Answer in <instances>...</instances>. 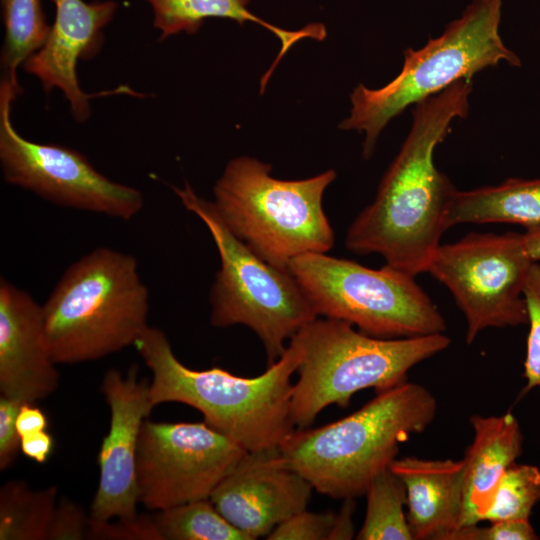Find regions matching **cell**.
<instances>
[{"instance_id":"ba28073f","label":"cell","mask_w":540,"mask_h":540,"mask_svg":"<svg viewBox=\"0 0 540 540\" xmlns=\"http://www.w3.org/2000/svg\"><path fill=\"white\" fill-rule=\"evenodd\" d=\"M182 205L207 227L220 257L210 291V322L217 328L244 325L261 341L267 366L284 353L285 343L318 317L298 281L237 238L224 224L212 201L188 184L173 187Z\"/></svg>"},{"instance_id":"cb8c5ba5","label":"cell","mask_w":540,"mask_h":540,"mask_svg":"<svg viewBox=\"0 0 540 540\" xmlns=\"http://www.w3.org/2000/svg\"><path fill=\"white\" fill-rule=\"evenodd\" d=\"M153 517L162 540H251L218 512L210 498L157 511Z\"/></svg>"},{"instance_id":"9a60e30c","label":"cell","mask_w":540,"mask_h":540,"mask_svg":"<svg viewBox=\"0 0 540 540\" xmlns=\"http://www.w3.org/2000/svg\"><path fill=\"white\" fill-rule=\"evenodd\" d=\"M55 19L43 46L26 60V72L37 77L45 92L59 89L69 103L73 117L85 121L91 98L117 93L134 94L127 86L89 94L79 85L77 63L100 46L102 31L113 19L118 4L113 0H53Z\"/></svg>"},{"instance_id":"6da1fadb","label":"cell","mask_w":540,"mask_h":540,"mask_svg":"<svg viewBox=\"0 0 540 540\" xmlns=\"http://www.w3.org/2000/svg\"><path fill=\"white\" fill-rule=\"evenodd\" d=\"M472 79H461L414 105L413 123L385 172L374 201L349 226L346 248L378 254L386 265L416 277L427 265L443 233L456 188L434 163V151L455 118L469 111Z\"/></svg>"},{"instance_id":"5b68a950","label":"cell","mask_w":540,"mask_h":540,"mask_svg":"<svg viewBox=\"0 0 540 540\" xmlns=\"http://www.w3.org/2000/svg\"><path fill=\"white\" fill-rule=\"evenodd\" d=\"M450 342L444 333L377 338L343 320L315 318L289 341L300 353L290 402L294 426L309 427L332 404L346 408L361 390L380 392L406 382L412 367Z\"/></svg>"},{"instance_id":"d6986e66","label":"cell","mask_w":540,"mask_h":540,"mask_svg":"<svg viewBox=\"0 0 540 540\" xmlns=\"http://www.w3.org/2000/svg\"><path fill=\"white\" fill-rule=\"evenodd\" d=\"M151 7L154 26L160 38L166 39L179 32L195 33L208 18H226L239 24L255 22L272 32L280 41V52L262 77L269 78L280 60L298 41L310 38L323 40L326 28L319 23L309 24L298 30H285L255 16L249 9L250 0H145Z\"/></svg>"},{"instance_id":"d6a6232c","label":"cell","mask_w":540,"mask_h":540,"mask_svg":"<svg viewBox=\"0 0 540 540\" xmlns=\"http://www.w3.org/2000/svg\"><path fill=\"white\" fill-rule=\"evenodd\" d=\"M48 419L46 414L34 403H23L16 420L20 437L46 430Z\"/></svg>"},{"instance_id":"ffe728a7","label":"cell","mask_w":540,"mask_h":540,"mask_svg":"<svg viewBox=\"0 0 540 540\" xmlns=\"http://www.w3.org/2000/svg\"><path fill=\"white\" fill-rule=\"evenodd\" d=\"M509 223L540 228V179L508 178L495 186L455 191L447 229L458 224Z\"/></svg>"},{"instance_id":"e0dca14e","label":"cell","mask_w":540,"mask_h":540,"mask_svg":"<svg viewBox=\"0 0 540 540\" xmlns=\"http://www.w3.org/2000/svg\"><path fill=\"white\" fill-rule=\"evenodd\" d=\"M390 470L406 490L407 519L416 540H450L460 528L463 461L396 458Z\"/></svg>"},{"instance_id":"1f68e13d","label":"cell","mask_w":540,"mask_h":540,"mask_svg":"<svg viewBox=\"0 0 540 540\" xmlns=\"http://www.w3.org/2000/svg\"><path fill=\"white\" fill-rule=\"evenodd\" d=\"M53 447V437L46 430L21 438V453L39 464L48 460Z\"/></svg>"},{"instance_id":"52a82bcc","label":"cell","mask_w":540,"mask_h":540,"mask_svg":"<svg viewBox=\"0 0 540 540\" xmlns=\"http://www.w3.org/2000/svg\"><path fill=\"white\" fill-rule=\"evenodd\" d=\"M503 1L473 0L441 36L421 49H406L402 69L389 83L377 89L363 84L354 88L350 114L339 128L365 134V159L372 156L385 126L407 107L501 61L521 66L520 58L499 34Z\"/></svg>"},{"instance_id":"44dd1931","label":"cell","mask_w":540,"mask_h":540,"mask_svg":"<svg viewBox=\"0 0 540 540\" xmlns=\"http://www.w3.org/2000/svg\"><path fill=\"white\" fill-rule=\"evenodd\" d=\"M55 486L32 489L10 480L0 489V540H48L56 510Z\"/></svg>"},{"instance_id":"7c38bea8","label":"cell","mask_w":540,"mask_h":540,"mask_svg":"<svg viewBox=\"0 0 540 540\" xmlns=\"http://www.w3.org/2000/svg\"><path fill=\"white\" fill-rule=\"evenodd\" d=\"M246 452L204 421L145 419L137 452L139 502L161 511L210 498Z\"/></svg>"},{"instance_id":"484cf974","label":"cell","mask_w":540,"mask_h":540,"mask_svg":"<svg viewBox=\"0 0 540 540\" xmlns=\"http://www.w3.org/2000/svg\"><path fill=\"white\" fill-rule=\"evenodd\" d=\"M523 295L527 304L529 333L524 362V392L540 387V263L530 267Z\"/></svg>"},{"instance_id":"e575fe53","label":"cell","mask_w":540,"mask_h":540,"mask_svg":"<svg viewBox=\"0 0 540 540\" xmlns=\"http://www.w3.org/2000/svg\"><path fill=\"white\" fill-rule=\"evenodd\" d=\"M523 235L531 259L540 261V228L526 231Z\"/></svg>"},{"instance_id":"7a4b0ae2","label":"cell","mask_w":540,"mask_h":540,"mask_svg":"<svg viewBox=\"0 0 540 540\" xmlns=\"http://www.w3.org/2000/svg\"><path fill=\"white\" fill-rule=\"evenodd\" d=\"M150 369L149 396L155 407L177 402L198 410L203 421L246 451L276 448L294 430L290 402L300 353L288 343L282 356L256 377L220 367L194 370L175 355L166 334L148 326L134 345Z\"/></svg>"},{"instance_id":"8fae6325","label":"cell","mask_w":540,"mask_h":540,"mask_svg":"<svg viewBox=\"0 0 540 540\" xmlns=\"http://www.w3.org/2000/svg\"><path fill=\"white\" fill-rule=\"evenodd\" d=\"M20 87L0 85V162L5 180L56 205L121 220L134 218L144 206L140 190L110 180L78 151L41 144L20 135L11 120Z\"/></svg>"},{"instance_id":"4316f807","label":"cell","mask_w":540,"mask_h":540,"mask_svg":"<svg viewBox=\"0 0 540 540\" xmlns=\"http://www.w3.org/2000/svg\"><path fill=\"white\" fill-rule=\"evenodd\" d=\"M336 522V513L309 512L306 509L279 524L268 540H330Z\"/></svg>"},{"instance_id":"f1b7e54d","label":"cell","mask_w":540,"mask_h":540,"mask_svg":"<svg viewBox=\"0 0 540 540\" xmlns=\"http://www.w3.org/2000/svg\"><path fill=\"white\" fill-rule=\"evenodd\" d=\"M91 517L83 508L67 497L58 499L50 526L48 540L90 539Z\"/></svg>"},{"instance_id":"9c48e42d","label":"cell","mask_w":540,"mask_h":540,"mask_svg":"<svg viewBox=\"0 0 540 540\" xmlns=\"http://www.w3.org/2000/svg\"><path fill=\"white\" fill-rule=\"evenodd\" d=\"M318 316L346 321L377 338L444 333L439 309L415 277L384 265L380 269L326 253H306L288 267Z\"/></svg>"},{"instance_id":"d4e9b609","label":"cell","mask_w":540,"mask_h":540,"mask_svg":"<svg viewBox=\"0 0 540 540\" xmlns=\"http://www.w3.org/2000/svg\"><path fill=\"white\" fill-rule=\"evenodd\" d=\"M539 501L540 469L515 462L502 476L483 521L529 520Z\"/></svg>"},{"instance_id":"7402d4cb","label":"cell","mask_w":540,"mask_h":540,"mask_svg":"<svg viewBox=\"0 0 540 540\" xmlns=\"http://www.w3.org/2000/svg\"><path fill=\"white\" fill-rule=\"evenodd\" d=\"M2 12L4 79L20 87L17 68L43 46L51 27L46 22L42 0H2Z\"/></svg>"},{"instance_id":"603a6c76","label":"cell","mask_w":540,"mask_h":540,"mask_svg":"<svg viewBox=\"0 0 540 540\" xmlns=\"http://www.w3.org/2000/svg\"><path fill=\"white\" fill-rule=\"evenodd\" d=\"M365 518L359 540H412L404 512L406 490L403 482L387 468L376 475L365 493Z\"/></svg>"},{"instance_id":"2e32d148","label":"cell","mask_w":540,"mask_h":540,"mask_svg":"<svg viewBox=\"0 0 540 540\" xmlns=\"http://www.w3.org/2000/svg\"><path fill=\"white\" fill-rule=\"evenodd\" d=\"M46 338L42 305L0 279V392L23 403L52 395L60 383Z\"/></svg>"},{"instance_id":"3957f363","label":"cell","mask_w":540,"mask_h":540,"mask_svg":"<svg viewBox=\"0 0 540 540\" xmlns=\"http://www.w3.org/2000/svg\"><path fill=\"white\" fill-rule=\"evenodd\" d=\"M436 413L432 392L406 381L377 392L340 420L292 430L278 448L286 463L319 493L355 499L365 495L373 478L389 468L400 444L424 432Z\"/></svg>"},{"instance_id":"5bb4252c","label":"cell","mask_w":540,"mask_h":540,"mask_svg":"<svg viewBox=\"0 0 540 540\" xmlns=\"http://www.w3.org/2000/svg\"><path fill=\"white\" fill-rule=\"evenodd\" d=\"M312 485L290 467L278 447L247 451L218 484L210 500L251 540L307 508Z\"/></svg>"},{"instance_id":"83f0119b","label":"cell","mask_w":540,"mask_h":540,"mask_svg":"<svg viewBox=\"0 0 540 540\" xmlns=\"http://www.w3.org/2000/svg\"><path fill=\"white\" fill-rule=\"evenodd\" d=\"M90 539L108 540H162L153 516L137 514L116 521H93Z\"/></svg>"},{"instance_id":"4fadbf2b","label":"cell","mask_w":540,"mask_h":540,"mask_svg":"<svg viewBox=\"0 0 540 540\" xmlns=\"http://www.w3.org/2000/svg\"><path fill=\"white\" fill-rule=\"evenodd\" d=\"M100 391L110 410V423L99 449V481L89 514L93 521L103 522L138 514V443L142 424L154 406L149 382L139 377L137 364L126 375L115 368L107 370Z\"/></svg>"},{"instance_id":"8992f818","label":"cell","mask_w":540,"mask_h":540,"mask_svg":"<svg viewBox=\"0 0 540 540\" xmlns=\"http://www.w3.org/2000/svg\"><path fill=\"white\" fill-rule=\"evenodd\" d=\"M335 178L330 169L301 180L278 179L271 165L240 156L216 181L212 203L237 238L269 264L288 270L297 256L333 247L334 231L322 201Z\"/></svg>"},{"instance_id":"277c9868","label":"cell","mask_w":540,"mask_h":540,"mask_svg":"<svg viewBox=\"0 0 540 540\" xmlns=\"http://www.w3.org/2000/svg\"><path fill=\"white\" fill-rule=\"evenodd\" d=\"M149 298L132 255L108 247L83 255L42 305L54 361H95L134 345L149 326Z\"/></svg>"},{"instance_id":"ac0fdd59","label":"cell","mask_w":540,"mask_h":540,"mask_svg":"<svg viewBox=\"0 0 540 540\" xmlns=\"http://www.w3.org/2000/svg\"><path fill=\"white\" fill-rule=\"evenodd\" d=\"M474 438L462 459L463 509L460 528L477 525L490 509L506 470L522 454L523 434L516 417L473 415Z\"/></svg>"},{"instance_id":"836d02e7","label":"cell","mask_w":540,"mask_h":540,"mask_svg":"<svg viewBox=\"0 0 540 540\" xmlns=\"http://www.w3.org/2000/svg\"><path fill=\"white\" fill-rule=\"evenodd\" d=\"M340 511L336 513V522L330 540L352 539L354 525L352 516L355 510L354 499H344Z\"/></svg>"},{"instance_id":"f546056e","label":"cell","mask_w":540,"mask_h":540,"mask_svg":"<svg viewBox=\"0 0 540 540\" xmlns=\"http://www.w3.org/2000/svg\"><path fill=\"white\" fill-rule=\"evenodd\" d=\"M538 535L529 520L492 522L488 527L477 525L459 528L450 540H535Z\"/></svg>"},{"instance_id":"30bf717a","label":"cell","mask_w":540,"mask_h":540,"mask_svg":"<svg viewBox=\"0 0 540 540\" xmlns=\"http://www.w3.org/2000/svg\"><path fill=\"white\" fill-rule=\"evenodd\" d=\"M531 259L524 235L469 233L440 244L426 272L452 294L467 322L466 342L487 328L528 323L523 295Z\"/></svg>"},{"instance_id":"4dcf8cb0","label":"cell","mask_w":540,"mask_h":540,"mask_svg":"<svg viewBox=\"0 0 540 540\" xmlns=\"http://www.w3.org/2000/svg\"><path fill=\"white\" fill-rule=\"evenodd\" d=\"M23 402L0 397V470L11 467L21 451V437L16 420Z\"/></svg>"}]
</instances>
